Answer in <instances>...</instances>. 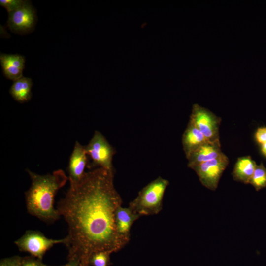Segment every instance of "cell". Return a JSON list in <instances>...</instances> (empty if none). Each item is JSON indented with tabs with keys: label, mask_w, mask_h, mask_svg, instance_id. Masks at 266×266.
Returning <instances> with one entry per match:
<instances>
[{
	"label": "cell",
	"mask_w": 266,
	"mask_h": 266,
	"mask_svg": "<svg viewBox=\"0 0 266 266\" xmlns=\"http://www.w3.org/2000/svg\"><path fill=\"white\" fill-rule=\"evenodd\" d=\"M168 185L167 180L158 177L139 192L129 207L140 216L157 214L162 209L163 197Z\"/></svg>",
	"instance_id": "3957f363"
},
{
	"label": "cell",
	"mask_w": 266,
	"mask_h": 266,
	"mask_svg": "<svg viewBox=\"0 0 266 266\" xmlns=\"http://www.w3.org/2000/svg\"><path fill=\"white\" fill-rule=\"evenodd\" d=\"M87 156L85 147L76 141L69 161V182H77L83 177L87 164Z\"/></svg>",
	"instance_id": "9c48e42d"
},
{
	"label": "cell",
	"mask_w": 266,
	"mask_h": 266,
	"mask_svg": "<svg viewBox=\"0 0 266 266\" xmlns=\"http://www.w3.org/2000/svg\"><path fill=\"white\" fill-rule=\"evenodd\" d=\"M111 254L107 251H100L94 254L90 259V266H109L110 264Z\"/></svg>",
	"instance_id": "e0dca14e"
},
{
	"label": "cell",
	"mask_w": 266,
	"mask_h": 266,
	"mask_svg": "<svg viewBox=\"0 0 266 266\" xmlns=\"http://www.w3.org/2000/svg\"><path fill=\"white\" fill-rule=\"evenodd\" d=\"M256 141L261 144L266 142V127L259 128L255 133Z\"/></svg>",
	"instance_id": "44dd1931"
},
{
	"label": "cell",
	"mask_w": 266,
	"mask_h": 266,
	"mask_svg": "<svg viewBox=\"0 0 266 266\" xmlns=\"http://www.w3.org/2000/svg\"><path fill=\"white\" fill-rule=\"evenodd\" d=\"M208 141L202 133L189 121L182 135V143L186 157Z\"/></svg>",
	"instance_id": "7c38bea8"
},
{
	"label": "cell",
	"mask_w": 266,
	"mask_h": 266,
	"mask_svg": "<svg viewBox=\"0 0 266 266\" xmlns=\"http://www.w3.org/2000/svg\"><path fill=\"white\" fill-rule=\"evenodd\" d=\"M31 185L25 193L28 211L32 215L46 222H53L60 216L54 205L57 191L66 183L68 177L62 169L51 174L39 175L27 169Z\"/></svg>",
	"instance_id": "7a4b0ae2"
},
{
	"label": "cell",
	"mask_w": 266,
	"mask_h": 266,
	"mask_svg": "<svg viewBox=\"0 0 266 266\" xmlns=\"http://www.w3.org/2000/svg\"><path fill=\"white\" fill-rule=\"evenodd\" d=\"M66 238L52 239L46 237L42 233L37 231L28 230L14 243L19 250L27 252L40 260L42 259L45 253L57 244H65Z\"/></svg>",
	"instance_id": "277c9868"
},
{
	"label": "cell",
	"mask_w": 266,
	"mask_h": 266,
	"mask_svg": "<svg viewBox=\"0 0 266 266\" xmlns=\"http://www.w3.org/2000/svg\"><path fill=\"white\" fill-rule=\"evenodd\" d=\"M79 266L74 262L68 261V263H67L65 265H61V266Z\"/></svg>",
	"instance_id": "7402d4cb"
},
{
	"label": "cell",
	"mask_w": 266,
	"mask_h": 266,
	"mask_svg": "<svg viewBox=\"0 0 266 266\" xmlns=\"http://www.w3.org/2000/svg\"><path fill=\"white\" fill-rule=\"evenodd\" d=\"M229 164L228 158L223 153L218 158L191 166L198 175L201 183L211 190H215Z\"/></svg>",
	"instance_id": "8992f818"
},
{
	"label": "cell",
	"mask_w": 266,
	"mask_h": 266,
	"mask_svg": "<svg viewBox=\"0 0 266 266\" xmlns=\"http://www.w3.org/2000/svg\"><path fill=\"white\" fill-rule=\"evenodd\" d=\"M191 121L209 141L219 140L221 118L207 108L198 104L192 106Z\"/></svg>",
	"instance_id": "52a82bcc"
},
{
	"label": "cell",
	"mask_w": 266,
	"mask_h": 266,
	"mask_svg": "<svg viewBox=\"0 0 266 266\" xmlns=\"http://www.w3.org/2000/svg\"><path fill=\"white\" fill-rule=\"evenodd\" d=\"M86 153L93 161V165L113 171L112 160L115 151L103 134L95 131L88 144Z\"/></svg>",
	"instance_id": "5b68a950"
},
{
	"label": "cell",
	"mask_w": 266,
	"mask_h": 266,
	"mask_svg": "<svg viewBox=\"0 0 266 266\" xmlns=\"http://www.w3.org/2000/svg\"><path fill=\"white\" fill-rule=\"evenodd\" d=\"M256 166L255 161L249 156L238 158L232 172L233 179L249 184Z\"/></svg>",
	"instance_id": "5bb4252c"
},
{
	"label": "cell",
	"mask_w": 266,
	"mask_h": 266,
	"mask_svg": "<svg viewBox=\"0 0 266 266\" xmlns=\"http://www.w3.org/2000/svg\"><path fill=\"white\" fill-rule=\"evenodd\" d=\"M20 266H47L41 260L33 256L22 258Z\"/></svg>",
	"instance_id": "d6986e66"
},
{
	"label": "cell",
	"mask_w": 266,
	"mask_h": 266,
	"mask_svg": "<svg viewBox=\"0 0 266 266\" xmlns=\"http://www.w3.org/2000/svg\"><path fill=\"white\" fill-rule=\"evenodd\" d=\"M113 177V171L101 167L85 172L79 181L70 182L59 201L57 209L68 226V261L90 266L94 254L117 252L129 242L116 228L115 214L122 200Z\"/></svg>",
	"instance_id": "6da1fadb"
},
{
	"label": "cell",
	"mask_w": 266,
	"mask_h": 266,
	"mask_svg": "<svg viewBox=\"0 0 266 266\" xmlns=\"http://www.w3.org/2000/svg\"><path fill=\"white\" fill-rule=\"evenodd\" d=\"M32 85L31 78L23 76L13 82L9 93L16 101L24 103L29 101L32 97Z\"/></svg>",
	"instance_id": "9a60e30c"
},
{
	"label": "cell",
	"mask_w": 266,
	"mask_h": 266,
	"mask_svg": "<svg viewBox=\"0 0 266 266\" xmlns=\"http://www.w3.org/2000/svg\"><path fill=\"white\" fill-rule=\"evenodd\" d=\"M261 151L262 154L266 157V142L262 145Z\"/></svg>",
	"instance_id": "603a6c76"
},
{
	"label": "cell",
	"mask_w": 266,
	"mask_h": 266,
	"mask_svg": "<svg viewBox=\"0 0 266 266\" xmlns=\"http://www.w3.org/2000/svg\"><path fill=\"white\" fill-rule=\"evenodd\" d=\"M29 1L23 0H0V5L4 7L9 13L22 7Z\"/></svg>",
	"instance_id": "ac0fdd59"
},
{
	"label": "cell",
	"mask_w": 266,
	"mask_h": 266,
	"mask_svg": "<svg viewBox=\"0 0 266 266\" xmlns=\"http://www.w3.org/2000/svg\"><path fill=\"white\" fill-rule=\"evenodd\" d=\"M25 58L18 54H0V63L4 76L13 81L23 77Z\"/></svg>",
	"instance_id": "8fae6325"
},
{
	"label": "cell",
	"mask_w": 266,
	"mask_h": 266,
	"mask_svg": "<svg viewBox=\"0 0 266 266\" xmlns=\"http://www.w3.org/2000/svg\"><path fill=\"white\" fill-rule=\"evenodd\" d=\"M140 217L129 207L126 208L120 206L115 214L116 225L119 234L130 239L131 227Z\"/></svg>",
	"instance_id": "4fadbf2b"
},
{
	"label": "cell",
	"mask_w": 266,
	"mask_h": 266,
	"mask_svg": "<svg viewBox=\"0 0 266 266\" xmlns=\"http://www.w3.org/2000/svg\"><path fill=\"white\" fill-rule=\"evenodd\" d=\"M22 258L18 256H14L1 259L0 266H20Z\"/></svg>",
	"instance_id": "ffe728a7"
},
{
	"label": "cell",
	"mask_w": 266,
	"mask_h": 266,
	"mask_svg": "<svg viewBox=\"0 0 266 266\" xmlns=\"http://www.w3.org/2000/svg\"><path fill=\"white\" fill-rule=\"evenodd\" d=\"M36 20L35 10L29 1L22 7L8 13L7 26L13 33H27L33 29Z\"/></svg>",
	"instance_id": "ba28073f"
},
{
	"label": "cell",
	"mask_w": 266,
	"mask_h": 266,
	"mask_svg": "<svg viewBox=\"0 0 266 266\" xmlns=\"http://www.w3.org/2000/svg\"><path fill=\"white\" fill-rule=\"evenodd\" d=\"M249 184H251L256 191L266 187V168L263 164L256 166Z\"/></svg>",
	"instance_id": "2e32d148"
},
{
	"label": "cell",
	"mask_w": 266,
	"mask_h": 266,
	"mask_svg": "<svg viewBox=\"0 0 266 266\" xmlns=\"http://www.w3.org/2000/svg\"><path fill=\"white\" fill-rule=\"evenodd\" d=\"M223 153L220 140L207 141L186 156L188 161V166L190 167L194 165L215 159Z\"/></svg>",
	"instance_id": "30bf717a"
}]
</instances>
